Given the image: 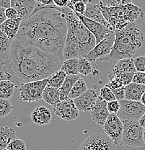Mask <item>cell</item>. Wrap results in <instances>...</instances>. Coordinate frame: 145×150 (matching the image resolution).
I'll return each mask as SVG.
<instances>
[{"label":"cell","instance_id":"6da1fadb","mask_svg":"<svg viewBox=\"0 0 145 150\" xmlns=\"http://www.w3.org/2000/svg\"><path fill=\"white\" fill-rule=\"evenodd\" d=\"M67 34L64 15L49 6L38 7L32 15L20 25L16 38L64 60V48Z\"/></svg>","mask_w":145,"mask_h":150},{"label":"cell","instance_id":"7a4b0ae2","mask_svg":"<svg viewBox=\"0 0 145 150\" xmlns=\"http://www.w3.org/2000/svg\"><path fill=\"white\" fill-rule=\"evenodd\" d=\"M15 77L21 84L47 79L61 69L64 61L58 56L15 38L10 51Z\"/></svg>","mask_w":145,"mask_h":150},{"label":"cell","instance_id":"3957f363","mask_svg":"<svg viewBox=\"0 0 145 150\" xmlns=\"http://www.w3.org/2000/svg\"><path fill=\"white\" fill-rule=\"evenodd\" d=\"M49 7L64 14L67 24V34L63 54L64 60L86 57L97 44L94 35L82 24L75 12L69 7L60 8L54 4Z\"/></svg>","mask_w":145,"mask_h":150},{"label":"cell","instance_id":"277c9868","mask_svg":"<svg viewBox=\"0 0 145 150\" xmlns=\"http://www.w3.org/2000/svg\"><path fill=\"white\" fill-rule=\"evenodd\" d=\"M114 31L116 39L113 49L100 61L116 64L121 59L132 58L144 42V35L136 23H129L122 30Z\"/></svg>","mask_w":145,"mask_h":150},{"label":"cell","instance_id":"5b68a950","mask_svg":"<svg viewBox=\"0 0 145 150\" xmlns=\"http://www.w3.org/2000/svg\"><path fill=\"white\" fill-rule=\"evenodd\" d=\"M124 130L122 134V142L132 148L144 147L143 140L144 129L140 126L139 121H123Z\"/></svg>","mask_w":145,"mask_h":150},{"label":"cell","instance_id":"8992f818","mask_svg":"<svg viewBox=\"0 0 145 150\" xmlns=\"http://www.w3.org/2000/svg\"><path fill=\"white\" fill-rule=\"evenodd\" d=\"M48 78L42 80L23 84L19 87L20 98L29 103L38 102L43 99V93L47 87Z\"/></svg>","mask_w":145,"mask_h":150},{"label":"cell","instance_id":"52a82bcc","mask_svg":"<svg viewBox=\"0 0 145 150\" xmlns=\"http://www.w3.org/2000/svg\"><path fill=\"white\" fill-rule=\"evenodd\" d=\"M119 103L121 108L116 115L122 121H139L145 113V106L141 101L123 100Z\"/></svg>","mask_w":145,"mask_h":150},{"label":"cell","instance_id":"ba28073f","mask_svg":"<svg viewBox=\"0 0 145 150\" xmlns=\"http://www.w3.org/2000/svg\"><path fill=\"white\" fill-rule=\"evenodd\" d=\"M79 150H117V147L107 135L96 133L84 141Z\"/></svg>","mask_w":145,"mask_h":150},{"label":"cell","instance_id":"9c48e42d","mask_svg":"<svg viewBox=\"0 0 145 150\" xmlns=\"http://www.w3.org/2000/svg\"><path fill=\"white\" fill-rule=\"evenodd\" d=\"M115 39H116L115 31H110L106 36L104 38L103 40L96 44L94 48L87 54L85 58L90 62H95L96 60H100L108 56L113 49Z\"/></svg>","mask_w":145,"mask_h":150},{"label":"cell","instance_id":"30bf717a","mask_svg":"<svg viewBox=\"0 0 145 150\" xmlns=\"http://www.w3.org/2000/svg\"><path fill=\"white\" fill-rule=\"evenodd\" d=\"M104 132L113 143L118 146L122 142V134L124 130V123L116 114H110L103 126Z\"/></svg>","mask_w":145,"mask_h":150},{"label":"cell","instance_id":"8fae6325","mask_svg":"<svg viewBox=\"0 0 145 150\" xmlns=\"http://www.w3.org/2000/svg\"><path fill=\"white\" fill-rule=\"evenodd\" d=\"M54 113L64 121H74L79 115V111L76 107L72 99L68 98L61 100L53 106Z\"/></svg>","mask_w":145,"mask_h":150},{"label":"cell","instance_id":"7c38bea8","mask_svg":"<svg viewBox=\"0 0 145 150\" xmlns=\"http://www.w3.org/2000/svg\"><path fill=\"white\" fill-rule=\"evenodd\" d=\"M75 14L77 18H79V20L82 22V24L95 38L97 44L100 43L101 40H103L104 38L106 36L110 31H112L108 29L107 28L103 25L102 24H100V23H97L94 20H90V19L86 18L84 15H79V14L77 13Z\"/></svg>","mask_w":145,"mask_h":150},{"label":"cell","instance_id":"4fadbf2b","mask_svg":"<svg viewBox=\"0 0 145 150\" xmlns=\"http://www.w3.org/2000/svg\"><path fill=\"white\" fill-rule=\"evenodd\" d=\"M10 3L11 7L18 12L22 22L28 20L38 5V2L35 0H10Z\"/></svg>","mask_w":145,"mask_h":150},{"label":"cell","instance_id":"5bb4252c","mask_svg":"<svg viewBox=\"0 0 145 150\" xmlns=\"http://www.w3.org/2000/svg\"><path fill=\"white\" fill-rule=\"evenodd\" d=\"M108 102L104 100L100 96H98L95 105L90 110L92 121L97 125L103 126L108 118L110 115V112L107 108Z\"/></svg>","mask_w":145,"mask_h":150},{"label":"cell","instance_id":"9a60e30c","mask_svg":"<svg viewBox=\"0 0 145 150\" xmlns=\"http://www.w3.org/2000/svg\"><path fill=\"white\" fill-rule=\"evenodd\" d=\"M98 94L93 89L87 90L85 93L73 100L79 111L89 112L93 109L98 100Z\"/></svg>","mask_w":145,"mask_h":150},{"label":"cell","instance_id":"2e32d148","mask_svg":"<svg viewBox=\"0 0 145 150\" xmlns=\"http://www.w3.org/2000/svg\"><path fill=\"white\" fill-rule=\"evenodd\" d=\"M136 70L134 63L133 58L124 59L118 61L115 64L114 67L108 73V78L109 81L113 80L117 75L124 73H136Z\"/></svg>","mask_w":145,"mask_h":150},{"label":"cell","instance_id":"e0dca14e","mask_svg":"<svg viewBox=\"0 0 145 150\" xmlns=\"http://www.w3.org/2000/svg\"><path fill=\"white\" fill-rule=\"evenodd\" d=\"M11 80L14 82L16 86L21 84L15 77L14 71L11 67L10 61V54H0V81L1 80Z\"/></svg>","mask_w":145,"mask_h":150},{"label":"cell","instance_id":"ac0fdd59","mask_svg":"<svg viewBox=\"0 0 145 150\" xmlns=\"http://www.w3.org/2000/svg\"><path fill=\"white\" fill-rule=\"evenodd\" d=\"M30 118L31 121L37 126H46L49 124L52 116L48 108L46 106H38L31 112Z\"/></svg>","mask_w":145,"mask_h":150},{"label":"cell","instance_id":"d6986e66","mask_svg":"<svg viewBox=\"0 0 145 150\" xmlns=\"http://www.w3.org/2000/svg\"><path fill=\"white\" fill-rule=\"evenodd\" d=\"M82 15L90 19V20H94V21L100 23V24H102L103 25L105 26V28H107L110 30H114L112 26L108 23L106 20L103 17L100 9H99L98 5H95V4H90V3L88 2L86 5V10H85V13Z\"/></svg>","mask_w":145,"mask_h":150},{"label":"cell","instance_id":"ffe728a7","mask_svg":"<svg viewBox=\"0 0 145 150\" xmlns=\"http://www.w3.org/2000/svg\"><path fill=\"white\" fill-rule=\"evenodd\" d=\"M21 23L22 20L20 18L7 19L0 25V30L13 41L18 35Z\"/></svg>","mask_w":145,"mask_h":150},{"label":"cell","instance_id":"44dd1931","mask_svg":"<svg viewBox=\"0 0 145 150\" xmlns=\"http://www.w3.org/2000/svg\"><path fill=\"white\" fill-rule=\"evenodd\" d=\"M145 92V85L132 82L125 86V100L132 101H141Z\"/></svg>","mask_w":145,"mask_h":150},{"label":"cell","instance_id":"7402d4cb","mask_svg":"<svg viewBox=\"0 0 145 150\" xmlns=\"http://www.w3.org/2000/svg\"><path fill=\"white\" fill-rule=\"evenodd\" d=\"M16 137V132L12 128L0 126V150L6 149L12 140Z\"/></svg>","mask_w":145,"mask_h":150},{"label":"cell","instance_id":"603a6c76","mask_svg":"<svg viewBox=\"0 0 145 150\" xmlns=\"http://www.w3.org/2000/svg\"><path fill=\"white\" fill-rule=\"evenodd\" d=\"M79 78L80 77L78 75H67L66 76L63 84L59 88L61 94V100H63L69 98L71 89Z\"/></svg>","mask_w":145,"mask_h":150},{"label":"cell","instance_id":"cb8c5ba5","mask_svg":"<svg viewBox=\"0 0 145 150\" xmlns=\"http://www.w3.org/2000/svg\"><path fill=\"white\" fill-rule=\"evenodd\" d=\"M43 100L51 105H55L61 101L59 89L47 86L43 93Z\"/></svg>","mask_w":145,"mask_h":150},{"label":"cell","instance_id":"d4e9b609","mask_svg":"<svg viewBox=\"0 0 145 150\" xmlns=\"http://www.w3.org/2000/svg\"><path fill=\"white\" fill-rule=\"evenodd\" d=\"M16 84L12 81L1 80L0 81V99L10 100L14 95Z\"/></svg>","mask_w":145,"mask_h":150},{"label":"cell","instance_id":"484cf974","mask_svg":"<svg viewBox=\"0 0 145 150\" xmlns=\"http://www.w3.org/2000/svg\"><path fill=\"white\" fill-rule=\"evenodd\" d=\"M79 58H73L64 60L62 63L61 69L64 71L66 75H78Z\"/></svg>","mask_w":145,"mask_h":150},{"label":"cell","instance_id":"4316f807","mask_svg":"<svg viewBox=\"0 0 145 150\" xmlns=\"http://www.w3.org/2000/svg\"><path fill=\"white\" fill-rule=\"evenodd\" d=\"M66 76L67 75L66 74L64 71H62V69H59V71H56L55 73H54L48 77L47 86L59 89L63 84Z\"/></svg>","mask_w":145,"mask_h":150},{"label":"cell","instance_id":"83f0119b","mask_svg":"<svg viewBox=\"0 0 145 150\" xmlns=\"http://www.w3.org/2000/svg\"><path fill=\"white\" fill-rule=\"evenodd\" d=\"M78 71H79V74L85 75V76H88L90 74H93L94 76H97L98 74L95 71H98V69H93L91 62L85 57L79 58Z\"/></svg>","mask_w":145,"mask_h":150},{"label":"cell","instance_id":"f1b7e54d","mask_svg":"<svg viewBox=\"0 0 145 150\" xmlns=\"http://www.w3.org/2000/svg\"><path fill=\"white\" fill-rule=\"evenodd\" d=\"M87 90V87L86 83L82 78H79L71 89L69 95V98L72 100L75 99V98L85 93Z\"/></svg>","mask_w":145,"mask_h":150},{"label":"cell","instance_id":"f546056e","mask_svg":"<svg viewBox=\"0 0 145 150\" xmlns=\"http://www.w3.org/2000/svg\"><path fill=\"white\" fill-rule=\"evenodd\" d=\"M12 40L0 30V54H10Z\"/></svg>","mask_w":145,"mask_h":150},{"label":"cell","instance_id":"4dcf8cb0","mask_svg":"<svg viewBox=\"0 0 145 150\" xmlns=\"http://www.w3.org/2000/svg\"><path fill=\"white\" fill-rule=\"evenodd\" d=\"M14 107L10 100L0 99V118L7 116L13 110Z\"/></svg>","mask_w":145,"mask_h":150},{"label":"cell","instance_id":"1f68e13d","mask_svg":"<svg viewBox=\"0 0 145 150\" xmlns=\"http://www.w3.org/2000/svg\"><path fill=\"white\" fill-rule=\"evenodd\" d=\"M100 96L108 103L116 100V98H115L114 94L112 92V90L109 88L107 84H105L103 87L100 89Z\"/></svg>","mask_w":145,"mask_h":150},{"label":"cell","instance_id":"d6a6232c","mask_svg":"<svg viewBox=\"0 0 145 150\" xmlns=\"http://www.w3.org/2000/svg\"><path fill=\"white\" fill-rule=\"evenodd\" d=\"M100 3L108 7H121L132 3V0H100Z\"/></svg>","mask_w":145,"mask_h":150},{"label":"cell","instance_id":"836d02e7","mask_svg":"<svg viewBox=\"0 0 145 150\" xmlns=\"http://www.w3.org/2000/svg\"><path fill=\"white\" fill-rule=\"evenodd\" d=\"M7 149L9 150H26V145L23 140L15 138L11 141Z\"/></svg>","mask_w":145,"mask_h":150},{"label":"cell","instance_id":"e575fe53","mask_svg":"<svg viewBox=\"0 0 145 150\" xmlns=\"http://www.w3.org/2000/svg\"><path fill=\"white\" fill-rule=\"evenodd\" d=\"M134 63L137 71L145 72V56H137L134 59Z\"/></svg>","mask_w":145,"mask_h":150},{"label":"cell","instance_id":"d590c367","mask_svg":"<svg viewBox=\"0 0 145 150\" xmlns=\"http://www.w3.org/2000/svg\"><path fill=\"white\" fill-rule=\"evenodd\" d=\"M134 74L135 73H124V74L117 75L116 77H115V79H118V80H120L122 82L124 86H126L132 83Z\"/></svg>","mask_w":145,"mask_h":150},{"label":"cell","instance_id":"8d00e7d4","mask_svg":"<svg viewBox=\"0 0 145 150\" xmlns=\"http://www.w3.org/2000/svg\"><path fill=\"white\" fill-rule=\"evenodd\" d=\"M121 105L118 100H113L111 102L108 103L107 108L110 114H117L118 110H120Z\"/></svg>","mask_w":145,"mask_h":150},{"label":"cell","instance_id":"74e56055","mask_svg":"<svg viewBox=\"0 0 145 150\" xmlns=\"http://www.w3.org/2000/svg\"><path fill=\"white\" fill-rule=\"evenodd\" d=\"M112 92L114 94L116 100L121 101L125 100V86H123L116 90H113Z\"/></svg>","mask_w":145,"mask_h":150},{"label":"cell","instance_id":"f35d334b","mask_svg":"<svg viewBox=\"0 0 145 150\" xmlns=\"http://www.w3.org/2000/svg\"><path fill=\"white\" fill-rule=\"evenodd\" d=\"M132 82L145 85V72H139V71H137L134 74V76Z\"/></svg>","mask_w":145,"mask_h":150},{"label":"cell","instance_id":"ab89813d","mask_svg":"<svg viewBox=\"0 0 145 150\" xmlns=\"http://www.w3.org/2000/svg\"><path fill=\"white\" fill-rule=\"evenodd\" d=\"M86 5L87 4L84 2H77L73 6L72 10L75 13L79 14V15H83L86 10Z\"/></svg>","mask_w":145,"mask_h":150},{"label":"cell","instance_id":"60d3db41","mask_svg":"<svg viewBox=\"0 0 145 150\" xmlns=\"http://www.w3.org/2000/svg\"><path fill=\"white\" fill-rule=\"evenodd\" d=\"M6 17L7 19H17L19 18V15H18V12H17L16 9H15L12 7L6 9L5 11Z\"/></svg>","mask_w":145,"mask_h":150},{"label":"cell","instance_id":"b9f144b4","mask_svg":"<svg viewBox=\"0 0 145 150\" xmlns=\"http://www.w3.org/2000/svg\"><path fill=\"white\" fill-rule=\"evenodd\" d=\"M107 85L108 86L109 88L111 90H116V89L120 88V87H123L124 84H122V82L120 80H118V79H115L112 81H109L108 83L107 84Z\"/></svg>","mask_w":145,"mask_h":150},{"label":"cell","instance_id":"7bdbcfd3","mask_svg":"<svg viewBox=\"0 0 145 150\" xmlns=\"http://www.w3.org/2000/svg\"><path fill=\"white\" fill-rule=\"evenodd\" d=\"M117 150H145V146L144 147H138V148H132L130 146H128L124 144L123 142H121L120 144L116 146Z\"/></svg>","mask_w":145,"mask_h":150},{"label":"cell","instance_id":"ee69618b","mask_svg":"<svg viewBox=\"0 0 145 150\" xmlns=\"http://www.w3.org/2000/svg\"><path fill=\"white\" fill-rule=\"evenodd\" d=\"M69 0H54V4L57 7H66L68 6Z\"/></svg>","mask_w":145,"mask_h":150},{"label":"cell","instance_id":"f6af8a7d","mask_svg":"<svg viewBox=\"0 0 145 150\" xmlns=\"http://www.w3.org/2000/svg\"><path fill=\"white\" fill-rule=\"evenodd\" d=\"M5 11L6 9L0 7V25H1L4 22H5L6 20H7V17H6Z\"/></svg>","mask_w":145,"mask_h":150},{"label":"cell","instance_id":"bcb514c9","mask_svg":"<svg viewBox=\"0 0 145 150\" xmlns=\"http://www.w3.org/2000/svg\"><path fill=\"white\" fill-rule=\"evenodd\" d=\"M0 7L7 9L11 7L10 0H0Z\"/></svg>","mask_w":145,"mask_h":150},{"label":"cell","instance_id":"7dc6e473","mask_svg":"<svg viewBox=\"0 0 145 150\" xmlns=\"http://www.w3.org/2000/svg\"><path fill=\"white\" fill-rule=\"evenodd\" d=\"M36 1L42 6H50L54 4V0H36Z\"/></svg>","mask_w":145,"mask_h":150},{"label":"cell","instance_id":"c3c4849f","mask_svg":"<svg viewBox=\"0 0 145 150\" xmlns=\"http://www.w3.org/2000/svg\"><path fill=\"white\" fill-rule=\"evenodd\" d=\"M139 123L140 126H141L143 129H145V113L141 116V118H140L139 121Z\"/></svg>","mask_w":145,"mask_h":150},{"label":"cell","instance_id":"681fc988","mask_svg":"<svg viewBox=\"0 0 145 150\" xmlns=\"http://www.w3.org/2000/svg\"><path fill=\"white\" fill-rule=\"evenodd\" d=\"M88 2L90 4H95V5H98L100 3V0H88Z\"/></svg>","mask_w":145,"mask_h":150},{"label":"cell","instance_id":"f907efd6","mask_svg":"<svg viewBox=\"0 0 145 150\" xmlns=\"http://www.w3.org/2000/svg\"><path fill=\"white\" fill-rule=\"evenodd\" d=\"M141 103H142V104L144 105L145 106V92H144V93L143 94L142 97H141Z\"/></svg>","mask_w":145,"mask_h":150},{"label":"cell","instance_id":"816d5d0a","mask_svg":"<svg viewBox=\"0 0 145 150\" xmlns=\"http://www.w3.org/2000/svg\"><path fill=\"white\" fill-rule=\"evenodd\" d=\"M143 140L145 144V129H144V131H143Z\"/></svg>","mask_w":145,"mask_h":150},{"label":"cell","instance_id":"f5cc1de1","mask_svg":"<svg viewBox=\"0 0 145 150\" xmlns=\"http://www.w3.org/2000/svg\"><path fill=\"white\" fill-rule=\"evenodd\" d=\"M2 150H9V149H7V148H6V149H2Z\"/></svg>","mask_w":145,"mask_h":150},{"label":"cell","instance_id":"db71d44e","mask_svg":"<svg viewBox=\"0 0 145 150\" xmlns=\"http://www.w3.org/2000/svg\"><path fill=\"white\" fill-rule=\"evenodd\" d=\"M35 1H36V0H35Z\"/></svg>","mask_w":145,"mask_h":150},{"label":"cell","instance_id":"11a10c76","mask_svg":"<svg viewBox=\"0 0 145 150\" xmlns=\"http://www.w3.org/2000/svg\"><path fill=\"white\" fill-rule=\"evenodd\" d=\"M69 1H71V0H69Z\"/></svg>","mask_w":145,"mask_h":150}]
</instances>
